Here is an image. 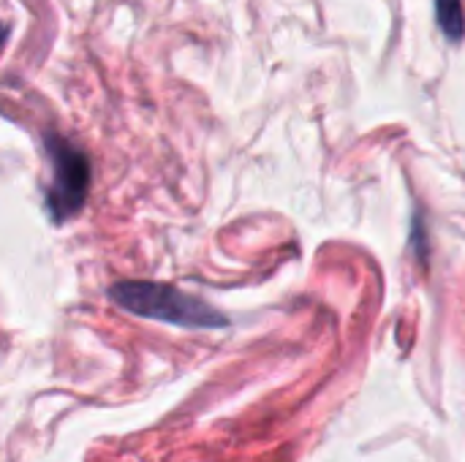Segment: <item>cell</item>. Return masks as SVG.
<instances>
[{"instance_id":"cell-1","label":"cell","mask_w":465,"mask_h":462,"mask_svg":"<svg viewBox=\"0 0 465 462\" xmlns=\"http://www.w3.org/2000/svg\"><path fill=\"white\" fill-rule=\"evenodd\" d=\"M109 300L134 316L174 324L183 329H221L229 324L226 316L213 310L207 302L163 283L123 280L109 289Z\"/></svg>"},{"instance_id":"cell-2","label":"cell","mask_w":465,"mask_h":462,"mask_svg":"<svg viewBox=\"0 0 465 462\" xmlns=\"http://www.w3.org/2000/svg\"><path fill=\"white\" fill-rule=\"evenodd\" d=\"M46 152L52 161V182L46 185V210L54 223L76 215L87 199L90 188V163L82 150L65 139H46Z\"/></svg>"},{"instance_id":"cell-3","label":"cell","mask_w":465,"mask_h":462,"mask_svg":"<svg viewBox=\"0 0 465 462\" xmlns=\"http://www.w3.org/2000/svg\"><path fill=\"white\" fill-rule=\"evenodd\" d=\"M439 19L450 38H460L463 33V16H460V0H439Z\"/></svg>"}]
</instances>
